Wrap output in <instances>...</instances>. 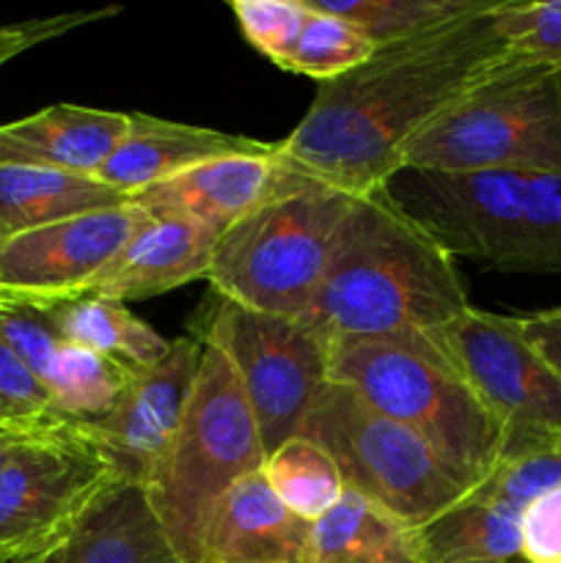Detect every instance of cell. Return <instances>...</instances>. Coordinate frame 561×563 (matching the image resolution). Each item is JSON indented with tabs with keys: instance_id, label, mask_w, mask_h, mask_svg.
<instances>
[{
	"instance_id": "obj_1",
	"label": "cell",
	"mask_w": 561,
	"mask_h": 563,
	"mask_svg": "<svg viewBox=\"0 0 561 563\" xmlns=\"http://www.w3.org/2000/svg\"><path fill=\"white\" fill-rule=\"evenodd\" d=\"M498 3L484 0L446 25L383 44L352 71L319 82L308 113L278 143L280 157L352 196L383 185L413 137L506 58Z\"/></svg>"
},
{
	"instance_id": "obj_2",
	"label": "cell",
	"mask_w": 561,
	"mask_h": 563,
	"mask_svg": "<svg viewBox=\"0 0 561 563\" xmlns=\"http://www.w3.org/2000/svg\"><path fill=\"white\" fill-rule=\"evenodd\" d=\"M471 308L465 280L383 185L352 196L306 322L328 341L432 333Z\"/></svg>"
},
{
	"instance_id": "obj_3",
	"label": "cell",
	"mask_w": 561,
	"mask_h": 563,
	"mask_svg": "<svg viewBox=\"0 0 561 563\" xmlns=\"http://www.w3.org/2000/svg\"><path fill=\"white\" fill-rule=\"evenodd\" d=\"M328 379L413 429L471 487L498 467V427L432 333L330 341Z\"/></svg>"
},
{
	"instance_id": "obj_4",
	"label": "cell",
	"mask_w": 561,
	"mask_h": 563,
	"mask_svg": "<svg viewBox=\"0 0 561 563\" xmlns=\"http://www.w3.org/2000/svg\"><path fill=\"white\" fill-rule=\"evenodd\" d=\"M264 460L262 434L240 377L218 350L204 346L179 432L143 487L182 561H201L212 509L240 478L262 471Z\"/></svg>"
},
{
	"instance_id": "obj_5",
	"label": "cell",
	"mask_w": 561,
	"mask_h": 563,
	"mask_svg": "<svg viewBox=\"0 0 561 563\" xmlns=\"http://www.w3.org/2000/svg\"><path fill=\"white\" fill-rule=\"evenodd\" d=\"M402 168L561 170V71L504 58L413 137Z\"/></svg>"
},
{
	"instance_id": "obj_6",
	"label": "cell",
	"mask_w": 561,
	"mask_h": 563,
	"mask_svg": "<svg viewBox=\"0 0 561 563\" xmlns=\"http://www.w3.org/2000/svg\"><path fill=\"white\" fill-rule=\"evenodd\" d=\"M352 192L314 181L231 225L218 240L207 280L251 311L306 319Z\"/></svg>"
},
{
	"instance_id": "obj_7",
	"label": "cell",
	"mask_w": 561,
	"mask_h": 563,
	"mask_svg": "<svg viewBox=\"0 0 561 563\" xmlns=\"http://www.w3.org/2000/svg\"><path fill=\"white\" fill-rule=\"evenodd\" d=\"M297 434L333 456L346 489L377 504L410 531L443 515L471 489L427 440L330 379Z\"/></svg>"
},
{
	"instance_id": "obj_8",
	"label": "cell",
	"mask_w": 561,
	"mask_h": 563,
	"mask_svg": "<svg viewBox=\"0 0 561 563\" xmlns=\"http://www.w3.org/2000/svg\"><path fill=\"white\" fill-rule=\"evenodd\" d=\"M432 335L498 427V465L561 449V372L522 335L517 317L471 306Z\"/></svg>"
},
{
	"instance_id": "obj_9",
	"label": "cell",
	"mask_w": 561,
	"mask_h": 563,
	"mask_svg": "<svg viewBox=\"0 0 561 563\" xmlns=\"http://www.w3.org/2000/svg\"><path fill=\"white\" fill-rule=\"evenodd\" d=\"M196 330V339L218 350L240 377L264 456L297 438L328 385L330 341L306 319L251 311L226 297L204 313Z\"/></svg>"
},
{
	"instance_id": "obj_10",
	"label": "cell",
	"mask_w": 561,
	"mask_h": 563,
	"mask_svg": "<svg viewBox=\"0 0 561 563\" xmlns=\"http://www.w3.org/2000/svg\"><path fill=\"white\" fill-rule=\"evenodd\" d=\"M116 482L82 427L31 432L0 471V563L44 555Z\"/></svg>"
},
{
	"instance_id": "obj_11",
	"label": "cell",
	"mask_w": 561,
	"mask_h": 563,
	"mask_svg": "<svg viewBox=\"0 0 561 563\" xmlns=\"http://www.w3.org/2000/svg\"><path fill=\"white\" fill-rule=\"evenodd\" d=\"M146 220V207L127 201L0 242V300L55 306L88 295Z\"/></svg>"
},
{
	"instance_id": "obj_12",
	"label": "cell",
	"mask_w": 561,
	"mask_h": 563,
	"mask_svg": "<svg viewBox=\"0 0 561 563\" xmlns=\"http://www.w3.org/2000/svg\"><path fill=\"white\" fill-rule=\"evenodd\" d=\"M201 355L204 344L196 335L174 339L157 366L130 379L113 412L86 429L108 456L116 478L146 487L160 471L185 418Z\"/></svg>"
},
{
	"instance_id": "obj_13",
	"label": "cell",
	"mask_w": 561,
	"mask_h": 563,
	"mask_svg": "<svg viewBox=\"0 0 561 563\" xmlns=\"http://www.w3.org/2000/svg\"><path fill=\"white\" fill-rule=\"evenodd\" d=\"M314 181L317 179L286 163L275 143L267 154H234L196 165L174 179L146 187L132 201L148 212L185 214L223 236L256 209L306 190Z\"/></svg>"
},
{
	"instance_id": "obj_14",
	"label": "cell",
	"mask_w": 561,
	"mask_h": 563,
	"mask_svg": "<svg viewBox=\"0 0 561 563\" xmlns=\"http://www.w3.org/2000/svg\"><path fill=\"white\" fill-rule=\"evenodd\" d=\"M273 148L275 143L231 135V132L212 130V126L130 113V130L121 137L116 152L110 154L97 179L119 190L121 196L135 198L146 187L174 179V176L185 174L196 165L212 163L220 157H234V154H267Z\"/></svg>"
},
{
	"instance_id": "obj_15",
	"label": "cell",
	"mask_w": 561,
	"mask_h": 563,
	"mask_svg": "<svg viewBox=\"0 0 561 563\" xmlns=\"http://www.w3.org/2000/svg\"><path fill=\"white\" fill-rule=\"evenodd\" d=\"M220 236L176 212H148L146 223L127 242L88 295L132 302L165 295L190 280L207 278Z\"/></svg>"
},
{
	"instance_id": "obj_16",
	"label": "cell",
	"mask_w": 561,
	"mask_h": 563,
	"mask_svg": "<svg viewBox=\"0 0 561 563\" xmlns=\"http://www.w3.org/2000/svg\"><path fill=\"white\" fill-rule=\"evenodd\" d=\"M130 130V113L50 104L25 119L0 124V165H36L66 174L99 176Z\"/></svg>"
},
{
	"instance_id": "obj_17",
	"label": "cell",
	"mask_w": 561,
	"mask_h": 563,
	"mask_svg": "<svg viewBox=\"0 0 561 563\" xmlns=\"http://www.w3.org/2000/svg\"><path fill=\"white\" fill-rule=\"evenodd\" d=\"M308 533L311 522L286 509L258 471L218 500L198 563H306Z\"/></svg>"
},
{
	"instance_id": "obj_18",
	"label": "cell",
	"mask_w": 561,
	"mask_h": 563,
	"mask_svg": "<svg viewBox=\"0 0 561 563\" xmlns=\"http://www.w3.org/2000/svg\"><path fill=\"white\" fill-rule=\"evenodd\" d=\"M44 563H185L143 487L116 478L44 553Z\"/></svg>"
},
{
	"instance_id": "obj_19",
	"label": "cell",
	"mask_w": 561,
	"mask_h": 563,
	"mask_svg": "<svg viewBox=\"0 0 561 563\" xmlns=\"http://www.w3.org/2000/svg\"><path fill=\"white\" fill-rule=\"evenodd\" d=\"M132 201L97 176L0 165V242L25 231Z\"/></svg>"
},
{
	"instance_id": "obj_20",
	"label": "cell",
	"mask_w": 561,
	"mask_h": 563,
	"mask_svg": "<svg viewBox=\"0 0 561 563\" xmlns=\"http://www.w3.org/2000/svg\"><path fill=\"white\" fill-rule=\"evenodd\" d=\"M495 267L561 273V170H509Z\"/></svg>"
},
{
	"instance_id": "obj_21",
	"label": "cell",
	"mask_w": 561,
	"mask_h": 563,
	"mask_svg": "<svg viewBox=\"0 0 561 563\" xmlns=\"http://www.w3.org/2000/svg\"><path fill=\"white\" fill-rule=\"evenodd\" d=\"M413 555L418 563H522L520 515L471 487L413 531Z\"/></svg>"
},
{
	"instance_id": "obj_22",
	"label": "cell",
	"mask_w": 561,
	"mask_h": 563,
	"mask_svg": "<svg viewBox=\"0 0 561 563\" xmlns=\"http://www.w3.org/2000/svg\"><path fill=\"white\" fill-rule=\"evenodd\" d=\"M36 308H42L61 339L99 352L135 374L157 366L170 350L168 339L135 317L127 302L110 297L82 295L75 300Z\"/></svg>"
},
{
	"instance_id": "obj_23",
	"label": "cell",
	"mask_w": 561,
	"mask_h": 563,
	"mask_svg": "<svg viewBox=\"0 0 561 563\" xmlns=\"http://www.w3.org/2000/svg\"><path fill=\"white\" fill-rule=\"evenodd\" d=\"M306 563H418L413 555V531L399 520L344 489L339 504L311 522Z\"/></svg>"
},
{
	"instance_id": "obj_24",
	"label": "cell",
	"mask_w": 561,
	"mask_h": 563,
	"mask_svg": "<svg viewBox=\"0 0 561 563\" xmlns=\"http://www.w3.org/2000/svg\"><path fill=\"white\" fill-rule=\"evenodd\" d=\"M132 377L135 372L121 363L64 339L44 374V388L66 423L88 429L113 412Z\"/></svg>"
},
{
	"instance_id": "obj_25",
	"label": "cell",
	"mask_w": 561,
	"mask_h": 563,
	"mask_svg": "<svg viewBox=\"0 0 561 563\" xmlns=\"http://www.w3.org/2000/svg\"><path fill=\"white\" fill-rule=\"evenodd\" d=\"M262 473L286 509L306 522L328 515L346 489L333 456L300 434L273 451Z\"/></svg>"
},
{
	"instance_id": "obj_26",
	"label": "cell",
	"mask_w": 561,
	"mask_h": 563,
	"mask_svg": "<svg viewBox=\"0 0 561 563\" xmlns=\"http://www.w3.org/2000/svg\"><path fill=\"white\" fill-rule=\"evenodd\" d=\"M355 25L374 47L413 38L476 11L484 0H314Z\"/></svg>"
},
{
	"instance_id": "obj_27",
	"label": "cell",
	"mask_w": 561,
	"mask_h": 563,
	"mask_svg": "<svg viewBox=\"0 0 561 563\" xmlns=\"http://www.w3.org/2000/svg\"><path fill=\"white\" fill-rule=\"evenodd\" d=\"M306 25H302L300 38H297L284 71L328 82L372 58L377 47L355 25L322 11L314 0H306Z\"/></svg>"
},
{
	"instance_id": "obj_28",
	"label": "cell",
	"mask_w": 561,
	"mask_h": 563,
	"mask_svg": "<svg viewBox=\"0 0 561 563\" xmlns=\"http://www.w3.org/2000/svg\"><path fill=\"white\" fill-rule=\"evenodd\" d=\"M495 14L506 58L522 66L561 71V0H501Z\"/></svg>"
},
{
	"instance_id": "obj_29",
	"label": "cell",
	"mask_w": 561,
	"mask_h": 563,
	"mask_svg": "<svg viewBox=\"0 0 561 563\" xmlns=\"http://www.w3.org/2000/svg\"><path fill=\"white\" fill-rule=\"evenodd\" d=\"M61 423L66 421L55 410L50 390L0 335V427L16 432H42Z\"/></svg>"
},
{
	"instance_id": "obj_30",
	"label": "cell",
	"mask_w": 561,
	"mask_h": 563,
	"mask_svg": "<svg viewBox=\"0 0 561 563\" xmlns=\"http://www.w3.org/2000/svg\"><path fill=\"white\" fill-rule=\"evenodd\" d=\"M229 9L245 42L284 69L306 25V0H231Z\"/></svg>"
},
{
	"instance_id": "obj_31",
	"label": "cell",
	"mask_w": 561,
	"mask_h": 563,
	"mask_svg": "<svg viewBox=\"0 0 561 563\" xmlns=\"http://www.w3.org/2000/svg\"><path fill=\"white\" fill-rule=\"evenodd\" d=\"M522 563H561V484L526 506L520 517Z\"/></svg>"
},
{
	"instance_id": "obj_32",
	"label": "cell",
	"mask_w": 561,
	"mask_h": 563,
	"mask_svg": "<svg viewBox=\"0 0 561 563\" xmlns=\"http://www.w3.org/2000/svg\"><path fill=\"white\" fill-rule=\"evenodd\" d=\"M119 5L113 9H99V11H75V14H58V16H44V20H28L20 25H0V66L6 60L16 58L20 53L31 49L33 44H42L47 38L61 36V33L80 27L86 22L105 20V16L119 14Z\"/></svg>"
},
{
	"instance_id": "obj_33",
	"label": "cell",
	"mask_w": 561,
	"mask_h": 563,
	"mask_svg": "<svg viewBox=\"0 0 561 563\" xmlns=\"http://www.w3.org/2000/svg\"><path fill=\"white\" fill-rule=\"evenodd\" d=\"M522 335L539 350V355L561 372V308L517 317Z\"/></svg>"
},
{
	"instance_id": "obj_34",
	"label": "cell",
	"mask_w": 561,
	"mask_h": 563,
	"mask_svg": "<svg viewBox=\"0 0 561 563\" xmlns=\"http://www.w3.org/2000/svg\"><path fill=\"white\" fill-rule=\"evenodd\" d=\"M28 434L31 432H16V429L0 427V471H3L6 462H9V456L14 454V449L28 438Z\"/></svg>"
},
{
	"instance_id": "obj_35",
	"label": "cell",
	"mask_w": 561,
	"mask_h": 563,
	"mask_svg": "<svg viewBox=\"0 0 561 563\" xmlns=\"http://www.w3.org/2000/svg\"><path fill=\"white\" fill-rule=\"evenodd\" d=\"M16 563H44V555H36V559H28V561H16Z\"/></svg>"
}]
</instances>
